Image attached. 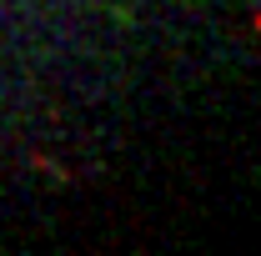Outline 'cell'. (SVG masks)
I'll use <instances>...</instances> for the list:
<instances>
[{
    "label": "cell",
    "instance_id": "cell-1",
    "mask_svg": "<svg viewBox=\"0 0 261 256\" xmlns=\"http://www.w3.org/2000/svg\"><path fill=\"white\" fill-rule=\"evenodd\" d=\"M256 31H261V10H256Z\"/></svg>",
    "mask_w": 261,
    "mask_h": 256
}]
</instances>
